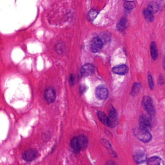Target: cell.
Segmentation results:
<instances>
[{"mask_svg":"<svg viewBox=\"0 0 165 165\" xmlns=\"http://www.w3.org/2000/svg\"><path fill=\"white\" fill-rule=\"evenodd\" d=\"M134 134L139 140L143 142H148L151 140L152 135L150 131L142 127H137L133 130Z\"/></svg>","mask_w":165,"mask_h":165,"instance_id":"obj_1","label":"cell"},{"mask_svg":"<svg viewBox=\"0 0 165 165\" xmlns=\"http://www.w3.org/2000/svg\"><path fill=\"white\" fill-rule=\"evenodd\" d=\"M142 106L151 116H154L155 114V108L152 100L149 96H145L142 100Z\"/></svg>","mask_w":165,"mask_h":165,"instance_id":"obj_2","label":"cell"},{"mask_svg":"<svg viewBox=\"0 0 165 165\" xmlns=\"http://www.w3.org/2000/svg\"><path fill=\"white\" fill-rule=\"evenodd\" d=\"M118 124V115L115 109L111 110L107 118V126L110 127H115L117 126Z\"/></svg>","mask_w":165,"mask_h":165,"instance_id":"obj_3","label":"cell"},{"mask_svg":"<svg viewBox=\"0 0 165 165\" xmlns=\"http://www.w3.org/2000/svg\"><path fill=\"white\" fill-rule=\"evenodd\" d=\"M103 43L101 39L97 37L94 38L90 44V49L92 52L97 53L101 50L103 47Z\"/></svg>","mask_w":165,"mask_h":165,"instance_id":"obj_4","label":"cell"},{"mask_svg":"<svg viewBox=\"0 0 165 165\" xmlns=\"http://www.w3.org/2000/svg\"><path fill=\"white\" fill-rule=\"evenodd\" d=\"M95 72V67L90 63L85 64L81 68V73L82 76L86 77L91 75Z\"/></svg>","mask_w":165,"mask_h":165,"instance_id":"obj_5","label":"cell"},{"mask_svg":"<svg viewBox=\"0 0 165 165\" xmlns=\"http://www.w3.org/2000/svg\"><path fill=\"white\" fill-rule=\"evenodd\" d=\"M38 152L34 150H28L22 154V158L27 162H31L34 160L38 157Z\"/></svg>","mask_w":165,"mask_h":165,"instance_id":"obj_6","label":"cell"},{"mask_svg":"<svg viewBox=\"0 0 165 165\" xmlns=\"http://www.w3.org/2000/svg\"><path fill=\"white\" fill-rule=\"evenodd\" d=\"M44 98L46 101L49 103L53 102L56 99V92L52 87H49L45 90L44 93Z\"/></svg>","mask_w":165,"mask_h":165,"instance_id":"obj_7","label":"cell"},{"mask_svg":"<svg viewBox=\"0 0 165 165\" xmlns=\"http://www.w3.org/2000/svg\"><path fill=\"white\" fill-rule=\"evenodd\" d=\"M139 124L141 127L150 131L151 129V125L150 121L145 115H142L139 118Z\"/></svg>","mask_w":165,"mask_h":165,"instance_id":"obj_8","label":"cell"},{"mask_svg":"<svg viewBox=\"0 0 165 165\" xmlns=\"http://www.w3.org/2000/svg\"><path fill=\"white\" fill-rule=\"evenodd\" d=\"M96 95L101 100H105L107 98L109 95L108 90L106 87L103 86H99L96 88Z\"/></svg>","mask_w":165,"mask_h":165,"instance_id":"obj_9","label":"cell"},{"mask_svg":"<svg viewBox=\"0 0 165 165\" xmlns=\"http://www.w3.org/2000/svg\"><path fill=\"white\" fill-rule=\"evenodd\" d=\"M128 67L126 65H120L113 68V72L118 75H125L128 73Z\"/></svg>","mask_w":165,"mask_h":165,"instance_id":"obj_10","label":"cell"},{"mask_svg":"<svg viewBox=\"0 0 165 165\" xmlns=\"http://www.w3.org/2000/svg\"><path fill=\"white\" fill-rule=\"evenodd\" d=\"M78 138V142L80 150H84L87 147L88 139L84 135H81Z\"/></svg>","mask_w":165,"mask_h":165,"instance_id":"obj_11","label":"cell"},{"mask_svg":"<svg viewBox=\"0 0 165 165\" xmlns=\"http://www.w3.org/2000/svg\"><path fill=\"white\" fill-rule=\"evenodd\" d=\"M135 161L137 163H141L145 162L147 159V156L145 152L143 151L137 152L134 156Z\"/></svg>","mask_w":165,"mask_h":165,"instance_id":"obj_12","label":"cell"},{"mask_svg":"<svg viewBox=\"0 0 165 165\" xmlns=\"http://www.w3.org/2000/svg\"><path fill=\"white\" fill-rule=\"evenodd\" d=\"M160 9L159 4L156 2H152L148 5L147 10H148L152 14H155Z\"/></svg>","mask_w":165,"mask_h":165,"instance_id":"obj_13","label":"cell"},{"mask_svg":"<svg viewBox=\"0 0 165 165\" xmlns=\"http://www.w3.org/2000/svg\"><path fill=\"white\" fill-rule=\"evenodd\" d=\"M150 51L152 58L154 60H156L158 58V51L155 42H152L151 44Z\"/></svg>","mask_w":165,"mask_h":165,"instance_id":"obj_14","label":"cell"},{"mask_svg":"<svg viewBox=\"0 0 165 165\" xmlns=\"http://www.w3.org/2000/svg\"><path fill=\"white\" fill-rule=\"evenodd\" d=\"M127 26L128 23L126 19L125 18H122L117 24V28L120 32L124 31L127 28Z\"/></svg>","mask_w":165,"mask_h":165,"instance_id":"obj_15","label":"cell"},{"mask_svg":"<svg viewBox=\"0 0 165 165\" xmlns=\"http://www.w3.org/2000/svg\"><path fill=\"white\" fill-rule=\"evenodd\" d=\"M70 146L73 149L74 151L76 153H78L80 152V149L79 148V144L78 142V138L74 137L70 141Z\"/></svg>","mask_w":165,"mask_h":165,"instance_id":"obj_16","label":"cell"},{"mask_svg":"<svg viewBox=\"0 0 165 165\" xmlns=\"http://www.w3.org/2000/svg\"><path fill=\"white\" fill-rule=\"evenodd\" d=\"M142 88V85L139 83H135L132 87L131 90V94L132 96H135L137 95L140 91Z\"/></svg>","mask_w":165,"mask_h":165,"instance_id":"obj_17","label":"cell"},{"mask_svg":"<svg viewBox=\"0 0 165 165\" xmlns=\"http://www.w3.org/2000/svg\"><path fill=\"white\" fill-rule=\"evenodd\" d=\"M161 159L158 157H153L147 160V165H160Z\"/></svg>","mask_w":165,"mask_h":165,"instance_id":"obj_18","label":"cell"},{"mask_svg":"<svg viewBox=\"0 0 165 165\" xmlns=\"http://www.w3.org/2000/svg\"><path fill=\"white\" fill-rule=\"evenodd\" d=\"M97 115H98V118L100 121L105 126H107L108 116H107L104 112L101 111H98Z\"/></svg>","mask_w":165,"mask_h":165,"instance_id":"obj_19","label":"cell"},{"mask_svg":"<svg viewBox=\"0 0 165 165\" xmlns=\"http://www.w3.org/2000/svg\"><path fill=\"white\" fill-rule=\"evenodd\" d=\"M143 13L145 19L147 21H149V22H152L154 20V16H153V14L150 12L148 10H147V9H144V11H143Z\"/></svg>","mask_w":165,"mask_h":165,"instance_id":"obj_20","label":"cell"},{"mask_svg":"<svg viewBox=\"0 0 165 165\" xmlns=\"http://www.w3.org/2000/svg\"><path fill=\"white\" fill-rule=\"evenodd\" d=\"M124 7L126 9L131 10L135 7V3L132 1L126 2L124 4Z\"/></svg>","mask_w":165,"mask_h":165,"instance_id":"obj_21","label":"cell"},{"mask_svg":"<svg viewBox=\"0 0 165 165\" xmlns=\"http://www.w3.org/2000/svg\"><path fill=\"white\" fill-rule=\"evenodd\" d=\"M97 15H98V12L96 11L91 10L88 13V18L90 21H93L96 18Z\"/></svg>","mask_w":165,"mask_h":165,"instance_id":"obj_22","label":"cell"},{"mask_svg":"<svg viewBox=\"0 0 165 165\" xmlns=\"http://www.w3.org/2000/svg\"><path fill=\"white\" fill-rule=\"evenodd\" d=\"M148 84L151 90H154V82H153V80H152V77L151 75H150V74H149L148 76Z\"/></svg>","mask_w":165,"mask_h":165,"instance_id":"obj_23","label":"cell"},{"mask_svg":"<svg viewBox=\"0 0 165 165\" xmlns=\"http://www.w3.org/2000/svg\"><path fill=\"white\" fill-rule=\"evenodd\" d=\"M75 76L73 75H70V83L71 85H73L75 83Z\"/></svg>","mask_w":165,"mask_h":165,"instance_id":"obj_24","label":"cell"},{"mask_svg":"<svg viewBox=\"0 0 165 165\" xmlns=\"http://www.w3.org/2000/svg\"><path fill=\"white\" fill-rule=\"evenodd\" d=\"M105 165H118L115 161L112 160H109L106 162Z\"/></svg>","mask_w":165,"mask_h":165,"instance_id":"obj_25","label":"cell"},{"mask_svg":"<svg viewBox=\"0 0 165 165\" xmlns=\"http://www.w3.org/2000/svg\"><path fill=\"white\" fill-rule=\"evenodd\" d=\"M158 82L160 84H163L165 83H164L165 80H164V78H163L162 76H161V77L159 78Z\"/></svg>","mask_w":165,"mask_h":165,"instance_id":"obj_26","label":"cell"},{"mask_svg":"<svg viewBox=\"0 0 165 165\" xmlns=\"http://www.w3.org/2000/svg\"><path fill=\"white\" fill-rule=\"evenodd\" d=\"M85 90V86H82V87H81V88H80V91H82V92L84 91Z\"/></svg>","mask_w":165,"mask_h":165,"instance_id":"obj_27","label":"cell"},{"mask_svg":"<svg viewBox=\"0 0 165 165\" xmlns=\"http://www.w3.org/2000/svg\"><path fill=\"white\" fill-rule=\"evenodd\" d=\"M163 66H164V68L165 70V57L164 59V61H163Z\"/></svg>","mask_w":165,"mask_h":165,"instance_id":"obj_28","label":"cell"}]
</instances>
